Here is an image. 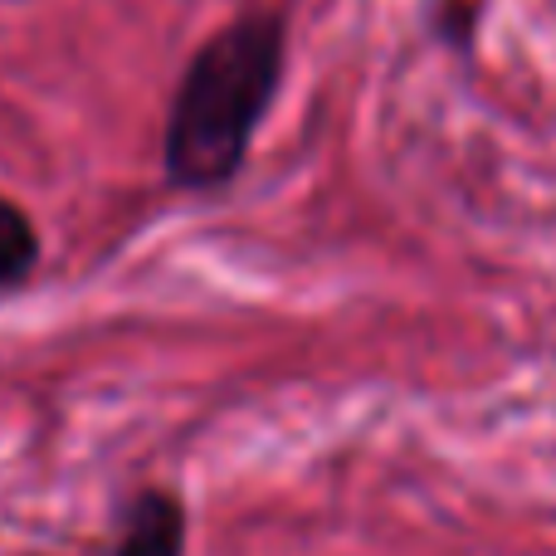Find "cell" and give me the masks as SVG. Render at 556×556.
<instances>
[{
	"instance_id": "obj_3",
	"label": "cell",
	"mask_w": 556,
	"mask_h": 556,
	"mask_svg": "<svg viewBox=\"0 0 556 556\" xmlns=\"http://www.w3.org/2000/svg\"><path fill=\"white\" fill-rule=\"evenodd\" d=\"M35 260H39L35 225L25 220L20 205H10L5 195H0V288L25 283L29 269H35Z\"/></svg>"
},
{
	"instance_id": "obj_2",
	"label": "cell",
	"mask_w": 556,
	"mask_h": 556,
	"mask_svg": "<svg viewBox=\"0 0 556 556\" xmlns=\"http://www.w3.org/2000/svg\"><path fill=\"white\" fill-rule=\"evenodd\" d=\"M113 556H186V508L162 489L137 493Z\"/></svg>"
},
{
	"instance_id": "obj_1",
	"label": "cell",
	"mask_w": 556,
	"mask_h": 556,
	"mask_svg": "<svg viewBox=\"0 0 556 556\" xmlns=\"http://www.w3.org/2000/svg\"><path fill=\"white\" fill-rule=\"evenodd\" d=\"M283 20L240 15L191 54L166 117V176L181 191H220L254 147L283 84Z\"/></svg>"
}]
</instances>
